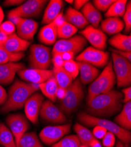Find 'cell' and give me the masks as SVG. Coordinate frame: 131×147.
<instances>
[{
	"instance_id": "f6af8a7d",
	"label": "cell",
	"mask_w": 131,
	"mask_h": 147,
	"mask_svg": "<svg viewBox=\"0 0 131 147\" xmlns=\"http://www.w3.org/2000/svg\"><path fill=\"white\" fill-rule=\"evenodd\" d=\"M112 53H116L118 55L122 56V57L126 58L127 60H128L129 62L131 61V52H126V51H122L117 50H114V49H111V50Z\"/></svg>"
},
{
	"instance_id": "f35d334b",
	"label": "cell",
	"mask_w": 131,
	"mask_h": 147,
	"mask_svg": "<svg viewBox=\"0 0 131 147\" xmlns=\"http://www.w3.org/2000/svg\"><path fill=\"white\" fill-rule=\"evenodd\" d=\"M115 1V0H93L92 4L99 11L106 12Z\"/></svg>"
},
{
	"instance_id": "5b68a950",
	"label": "cell",
	"mask_w": 131,
	"mask_h": 147,
	"mask_svg": "<svg viewBox=\"0 0 131 147\" xmlns=\"http://www.w3.org/2000/svg\"><path fill=\"white\" fill-rule=\"evenodd\" d=\"M84 98V88L79 80L77 79L66 89V94L61 101L59 109L64 114L69 115L77 111Z\"/></svg>"
},
{
	"instance_id": "d4e9b609",
	"label": "cell",
	"mask_w": 131,
	"mask_h": 147,
	"mask_svg": "<svg viewBox=\"0 0 131 147\" xmlns=\"http://www.w3.org/2000/svg\"><path fill=\"white\" fill-rule=\"evenodd\" d=\"M85 19L91 26L98 28L99 23L102 21V15L96 8L89 1L82 8V13Z\"/></svg>"
},
{
	"instance_id": "f546056e",
	"label": "cell",
	"mask_w": 131,
	"mask_h": 147,
	"mask_svg": "<svg viewBox=\"0 0 131 147\" xmlns=\"http://www.w3.org/2000/svg\"><path fill=\"white\" fill-rule=\"evenodd\" d=\"M127 3L126 0L115 1L106 11L105 16L106 18L123 17L125 13Z\"/></svg>"
},
{
	"instance_id": "9c48e42d",
	"label": "cell",
	"mask_w": 131,
	"mask_h": 147,
	"mask_svg": "<svg viewBox=\"0 0 131 147\" xmlns=\"http://www.w3.org/2000/svg\"><path fill=\"white\" fill-rule=\"evenodd\" d=\"M87 44L84 36L77 35L68 39H61L54 44L52 53H73L75 55L80 53Z\"/></svg>"
},
{
	"instance_id": "db71d44e",
	"label": "cell",
	"mask_w": 131,
	"mask_h": 147,
	"mask_svg": "<svg viewBox=\"0 0 131 147\" xmlns=\"http://www.w3.org/2000/svg\"><path fill=\"white\" fill-rule=\"evenodd\" d=\"M7 36V35H5L4 34H3V32L0 31V43L4 42L6 40Z\"/></svg>"
},
{
	"instance_id": "4316f807",
	"label": "cell",
	"mask_w": 131,
	"mask_h": 147,
	"mask_svg": "<svg viewBox=\"0 0 131 147\" xmlns=\"http://www.w3.org/2000/svg\"><path fill=\"white\" fill-rule=\"evenodd\" d=\"M115 121L117 125L126 130L131 129V101L124 105L121 112L115 117Z\"/></svg>"
},
{
	"instance_id": "ee69618b",
	"label": "cell",
	"mask_w": 131,
	"mask_h": 147,
	"mask_svg": "<svg viewBox=\"0 0 131 147\" xmlns=\"http://www.w3.org/2000/svg\"><path fill=\"white\" fill-rule=\"evenodd\" d=\"M122 92L124 95V98L122 100L124 103H127L131 101V88L130 87H126L122 90Z\"/></svg>"
},
{
	"instance_id": "603a6c76",
	"label": "cell",
	"mask_w": 131,
	"mask_h": 147,
	"mask_svg": "<svg viewBox=\"0 0 131 147\" xmlns=\"http://www.w3.org/2000/svg\"><path fill=\"white\" fill-rule=\"evenodd\" d=\"M64 1L61 0H51L48 4L42 20V24H48L54 21L61 13L64 7Z\"/></svg>"
},
{
	"instance_id": "6da1fadb",
	"label": "cell",
	"mask_w": 131,
	"mask_h": 147,
	"mask_svg": "<svg viewBox=\"0 0 131 147\" xmlns=\"http://www.w3.org/2000/svg\"><path fill=\"white\" fill-rule=\"evenodd\" d=\"M122 100V93L112 90L96 96L88 102L86 113L97 118L111 117L121 111Z\"/></svg>"
},
{
	"instance_id": "4dcf8cb0",
	"label": "cell",
	"mask_w": 131,
	"mask_h": 147,
	"mask_svg": "<svg viewBox=\"0 0 131 147\" xmlns=\"http://www.w3.org/2000/svg\"><path fill=\"white\" fill-rule=\"evenodd\" d=\"M74 129L82 145L89 146L91 142L95 138L91 131L78 122L74 125Z\"/></svg>"
},
{
	"instance_id": "11a10c76",
	"label": "cell",
	"mask_w": 131,
	"mask_h": 147,
	"mask_svg": "<svg viewBox=\"0 0 131 147\" xmlns=\"http://www.w3.org/2000/svg\"><path fill=\"white\" fill-rule=\"evenodd\" d=\"M116 147H126V146L124 145V144L121 141H118L116 144Z\"/></svg>"
},
{
	"instance_id": "7dc6e473",
	"label": "cell",
	"mask_w": 131,
	"mask_h": 147,
	"mask_svg": "<svg viewBox=\"0 0 131 147\" xmlns=\"http://www.w3.org/2000/svg\"><path fill=\"white\" fill-rule=\"evenodd\" d=\"M24 1L22 0H6L3 3L5 7H10L20 5L24 3Z\"/></svg>"
},
{
	"instance_id": "30bf717a",
	"label": "cell",
	"mask_w": 131,
	"mask_h": 147,
	"mask_svg": "<svg viewBox=\"0 0 131 147\" xmlns=\"http://www.w3.org/2000/svg\"><path fill=\"white\" fill-rule=\"evenodd\" d=\"M109 59L108 53L97 50L92 47L86 48L76 58L77 61L88 63L96 68L105 67L109 62Z\"/></svg>"
},
{
	"instance_id": "ffe728a7",
	"label": "cell",
	"mask_w": 131,
	"mask_h": 147,
	"mask_svg": "<svg viewBox=\"0 0 131 147\" xmlns=\"http://www.w3.org/2000/svg\"><path fill=\"white\" fill-rule=\"evenodd\" d=\"M80 74L79 81L82 84L87 85L92 83L99 74L97 68L82 61H77Z\"/></svg>"
},
{
	"instance_id": "9a60e30c",
	"label": "cell",
	"mask_w": 131,
	"mask_h": 147,
	"mask_svg": "<svg viewBox=\"0 0 131 147\" xmlns=\"http://www.w3.org/2000/svg\"><path fill=\"white\" fill-rule=\"evenodd\" d=\"M18 76L29 83L40 84L54 77L52 70L39 69H23L18 72Z\"/></svg>"
},
{
	"instance_id": "ac0fdd59",
	"label": "cell",
	"mask_w": 131,
	"mask_h": 147,
	"mask_svg": "<svg viewBox=\"0 0 131 147\" xmlns=\"http://www.w3.org/2000/svg\"><path fill=\"white\" fill-rule=\"evenodd\" d=\"M25 65L18 63H8L0 65V84L8 85L13 82L15 74L20 70L25 69Z\"/></svg>"
},
{
	"instance_id": "680465c9",
	"label": "cell",
	"mask_w": 131,
	"mask_h": 147,
	"mask_svg": "<svg viewBox=\"0 0 131 147\" xmlns=\"http://www.w3.org/2000/svg\"><path fill=\"white\" fill-rule=\"evenodd\" d=\"M0 147H2V146H0Z\"/></svg>"
},
{
	"instance_id": "836d02e7",
	"label": "cell",
	"mask_w": 131,
	"mask_h": 147,
	"mask_svg": "<svg viewBox=\"0 0 131 147\" xmlns=\"http://www.w3.org/2000/svg\"><path fill=\"white\" fill-rule=\"evenodd\" d=\"M78 29L65 20L57 24V36L60 39H68L73 36Z\"/></svg>"
},
{
	"instance_id": "7a4b0ae2",
	"label": "cell",
	"mask_w": 131,
	"mask_h": 147,
	"mask_svg": "<svg viewBox=\"0 0 131 147\" xmlns=\"http://www.w3.org/2000/svg\"><path fill=\"white\" fill-rule=\"evenodd\" d=\"M38 90H40L39 84L25 82L17 80L10 87L8 98L0 108V113L7 114L22 108L29 98Z\"/></svg>"
},
{
	"instance_id": "9f6ffc18",
	"label": "cell",
	"mask_w": 131,
	"mask_h": 147,
	"mask_svg": "<svg viewBox=\"0 0 131 147\" xmlns=\"http://www.w3.org/2000/svg\"><path fill=\"white\" fill-rule=\"evenodd\" d=\"M65 2H67L69 4H73L74 3V1H73V0H71H71H66Z\"/></svg>"
},
{
	"instance_id": "cb8c5ba5",
	"label": "cell",
	"mask_w": 131,
	"mask_h": 147,
	"mask_svg": "<svg viewBox=\"0 0 131 147\" xmlns=\"http://www.w3.org/2000/svg\"><path fill=\"white\" fill-rule=\"evenodd\" d=\"M102 31L108 35H115L120 33L124 28V23L118 17H110L102 21Z\"/></svg>"
},
{
	"instance_id": "d6a6232c",
	"label": "cell",
	"mask_w": 131,
	"mask_h": 147,
	"mask_svg": "<svg viewBox=\"0 0 131 147\" xmlns=\"http://www.w3.org/2000/svg\"><path fill=\"white\" fill-rule=\"evenodd\" d=\"M17 147H44L37 134L34 132L25 133L19 141Z\"/></svg>"
},
{
	"instance_id": "8992f818",
	"label": "cell",
	"mask_w": 131,
	"mask_h": 147,
	"mask_svg": "<svg viewBox=\"0 0 131 147\" xmlns=\"http://www.w3.org/2000/svg\"><path fill=\"white\" fill-rule=\"evenodd\" d=\"M112 67L118 88L130 87L131 84V64L126 58L112 53Z\"/></svg>"
},
{
	"instance_id": "277c9868",
	"label": "cell",
	"mask_w": 131,
	"mask_h": 147,
	"mask_svg": "<svg viewBox=\"0 0 131 147\" xmlns=\"http://www.w3.org/2000/svg\"><path fill=\"white\" fill-rule=\"evenodd\" d=\"M116 83V77L112 61L105 67L103 71L89 86L86 98L87 103L96 96L106 93L112 90Z\"/></svg>"
},
{
	"instance_id": "60d3db41",
	"label": "cell",
	"mask_w": 131,
	"mask_h": 147,
	"mask_svg": "<svg viewBox=\"0 0 131 147\" xmlns=\"http://www.w3.org/2000/svg\"><path fill=\"white\" fill-rule=\"evenodd\" d=\"M115 143V136L111 132H107L102 138V144L105 147H113Z\"/></svg>"
},
{
	"instance_id": "bcb514c9",
	"label": "cell",
	"mask_w": 131,
	"mask_h": 147,
	"mask_svg": "<svg viewBox=\"0 0 131 147\" xmlns=\"http://www.w3.org/2000/svg\"><path fill=\"white\" fill-rule=\"evenodd\" d=\"M8 98V94L5 89L0 85V106L4 104Z\"/></svg>"
},
{
	"instance_id": "52a82bcc",
	"label": "cell",
	"mask_w": 131,
	"mask_h": 147,
	"mask_svg": "<svg viewBox=\"0 0 131 147\" xmlns=\"http://www.w3.org/2000/svg\"><path fill=\"white\" fill-rule=\"evenodd\" d=\"M28 60L32 69H48L52 63L50 48L41 44L32 45Z\"/></svg>"
},
{
	"instance_id": "7bdbcfd3",
	"label": "cell",
	"mask_w": 131,
	"mask_h": 147,
	"mask_svg": "<svg viewBox=\"0 0 131 147\" xmlns=\"http://www.w3.org/2000/svg\"><path fill=\"white\" fill-rule=\"evenodd\" d=\"M107 132H108L107 130L102 127L95 126L92 134L95 138H97L98 139H102Z\"/></svg>"
},
{
	"instance_id": "ab89813d",
	"label": "cell",
	"mask_w": 131,
	"mask_h": 147,
	"mask_svg": "<svg viewBox=\"0 0 131 147\" xmlns=\"http://www.w3.org/2000/svg\"><path fill=\"white\" fill-rule=\"evenodd\" d=\"M15 29V26L10 21H5L0 25V31L6 35L14 33Z\"/></svg>"
},
{
	"instance_id": "83f0119b",
	"label": "cell",
	"mask_w": 131,
	"mask_h": 147,
	"mask_svg": "<svg viewBox=\"0 0 131 147\" xmlns=\"http://www.w3.org/2000/svg\"><path fill=\"white\" fill-rule=\"evenodd\" d=\"M58 87L59 85L54 77L39 84L40 90H41L42 94L52 102H55L56 100V95Z\"/></svg>"
},
{
	"instance_id": "7c38bea8",
	"label": "cell",
	"mask_w": 131,
	"mask_h": 147,
	"mask_svg": "<svg viewBox=\"0 0 131 147\" xmlns=\"http://www.w3.org/2000/svg\"><path fill=\"white\" fill-rule=\"evenodd\" d=\"M17 28V35L26 41H32L34 36L37 32L38 24L32 19L14 17L9 19Z\"/></svg>"
},
{
	"instance_id": "44dd1931",
	"label": "cell",
	"mask_w": 131,
	"mask_h": 147,
	"mask_svg": "<svg viewBox=\"0 0 131 147\" xmlns=\"http://www.w3.org/2000/svg\"><path fill=\"white\" fill-rule=\"evenodd\" d=\"M56 38L57 24L55 20L41 29L38 35V39L41 43L45 45H52L56 42Z\"/></svg>"
},
{
	"instance_id": "ba28073f",
	"label": "cell",
	"mask_w": 131,
	"mask_h": 147,
	"mask_svg": "<svg viewBox=\"0 0 131 147\" xmlns=\"http://www.w3.org/2000/svg\"><path fill=\"white\" fill-rule=\"evenodd\" d=\"M48 1L46 0H28L19 7L11 10L8 14L9 19L14 17L29 19L40 16Z\"/></svg>"
},
{
	"instance_id": "f5cc1de1",
	"label": "cell",
	"mask_w": 131,
	"mask_h": 147,
	"mask_svg": "<svg viewBox=\"0 0 131 147\" xmlns=\"http://www.w3.org/2000/svg\"><path fill=\"white\" fill-rule=\"evenodd\" d=\"M4 18V14L2 8L0 6V25H1Z\"/></svg>"
},
{
	"instance_id": "f1b7e54d",
	"label": "cell",
	"mask_w": 131,
	"mask_h": 147,
	"mask_svg": "<svg viewBox=\"0 0 131 147\" xmlns=\"http://www.w3.org/2000/svg\"><path fill=\"white\" fill-rule=\"evenodd\" d=\"M52 71L54 72V77L59 87L67 89L73 83V78L63 67H54Z\"/></svg>"
},
{
	"instance_id": "681fc988",
	"label": "cell",
	"mask_w": 131,
	"mask_h": 147,
	"mask_svg": "<svg viewBox=\"0 0 131 147\" xmlns=\"http://www.w3.org/2000/svg\"><path fill=\"white\" fill-rule=\"evenodd\" d=\"M66 94V89L61 88V87H58L57 92H56V98L59 100L60 101L62 100Z\"/></svg>"
},
{
	"instance_id": "484cf974",
	"label": "cell",
	"mask_w": 131,
	"mask_h": 147,
	"mask_svg": "<svg viewBox=\"0 0 131 147\" xmlns=\"http://www.w3.org/2000/svg\"><path fill=\"white\" fill-rule=\"evenodd\" d=\"M110 44L117 50L131 52V36L118 33L109 40Z\"/></svg>"
},
{
	"instance_id": "c3c4849f",
	"label": "cell",
	"mask_w": 131,
	"mask_h": 147,
	"mask_svg": "<svg viewBox=\"0 0 131 147\" xmlns=\"http://www.w3.org/2000/svg\"><path fill=\"white\" fill-rule=\"evenodd\" d=\"M89 1L88 0H75L74 1V9L76 10H78L84 7Z\"/></svg>"
},
{
	"instance_id": "5bb4252c",
	"label": "cell",
	"mask_w": 131,
	"mask_h": 147,
	"mask_svg": "<svg viewBox=\"0 0 131 147\" xmlns=\"http://www.w3.org/2000/svg\"><path fill=\"white\" fill-rule=\"evenodd\" d=\"M6 123L15 137L17 146L19 140L28 129L29 122L26 117L22 114H14L7 116Z\"/></svg>"
},
{
	"instance_id": "3957f363",
	"label": "cell",
	"mask_w": 131,
	"mask_h": 147,
	"mask_svg": "<svg viewBox=\"0 0 131 147\" xmlns=\"http://www.w3.org/2000/svg\"><path fill=\"white\" fill-rule=\"evenodd\" d=\"M77 119L81 124L88 127L101 126L103 127L107 131H108L113 133L126 146L129 145L130 143V132L121 128L115 122L105 119L93 117L84 111H80L77 114Z\"/></svg>"
},
{
	"instance_id": "b9f144b4",
	"label": "cell",
	"mask_w": 131,
	"mask_h": 147,
	"mask_svg": "<svg viewBox=\"0 0 131 147\" xmlns=\"http://www.w3.org/2000/svg\"><path fill=\"white\" fill-rule=\"evenodd\" d=\"M52 54V62L54 64V67H63L65 61L62 58L61 53H54Z\"/></svg>"
},
{
	"instance_id": "f907efd6",
	"label": "cell",
	"mask_w": 131,
	"mask_h": 147,
	"mask_svg": "<svg viewBox=\"0 0 131 147\" xmlns=\"http://www.w3.org/2000/svg\"><path fill=\"white\" fill-rule=\"evenodd\" d=\"M61 54H62V58L64 61H69V60L73 59L75 56V54L73 53H71V52H66Z\"/></svg>"
},
{
	"instance_id": "4fadbf2b",
	"label": "cell",
	"mask_w": 131,
	"mask_h": 147,
	"mask_svg": "<svg viewBox=\"0 0 131 147\" xmlns=\"http://www.w3.org/2000/svg\"><path fill=\"white\" fill-rule=\"evenodd\" d=\"M42 120L52 124H64L67 119L60 109L55 106L50 100L43 102L40 111Z\"/></svg>"
},
{
	"instance_id": "8d00e7d4",
	"label": "cell",
	"mask_w": 131,
	"mask_h": 147,
	"mask_svg": "<svg viewBox=\"0 0 131 147\" xmlns=\"http://www.w3.org/2000/svg\"><path fill=\"white\" fill-rule=\"evenodd\" d=\"M63 68L72 77L73 80L77 77L79 74V68L77 61L74 59L65 61Z\"/></svg>"
},
{
	"instance_id": "1f68e13d",
	"label": "cell",
	"mask_w": 131,
	"mask_h": 147,
	"mask_svg": "<svg viewBox=\"0 0 131 147\" xmlns=\"http://www.w3.org/2000/svg\"><path fill=\"white\" fill-rule=\"evenodd\" d=\"M0 145L4 147H17L13 133L3 122H0Z\"/></svg>"
},
{
	"instance_id": "8fae6325",
	"label": "cell",
	"mask_w": 131,
	"mask_h": 147,
	"mask_svg": "<svg viewBox=\"0 0 131 147\" xmlns=\"http://www.w3.org/2000/svg\"><path fill=\"white\" fill-rule=\"evenodd\" d=\"M71 128V123L57 126H48L42 129L39 137L45 144L52 145L69 133Z\"/></svg>"
},
{
	"instance_id": "d6986e66",
	"label": "cell",
	"mask_w": 131,
	"mask_h": 147,
	"mask_svg": "<svg viewBox=\"0 0 131 147\" xmlns=\"http://www.w3.org/2000/svg\"><path fill=\"white\" fill-rule=\"evenodd\" d=\"M30 44V41L22 40L14 32L7 35L6 40L0 43V45L8 52L15 53L27 50Z\"/></svg>"
},
{
	"instance_id": "6f0895ef",
	"label": "cell",
	"mask_w": 131,
	"mask_h": 147,
	"mask_svg": "<svg viewBox=\"0 0 131 147\" xmlns=\"http://www.w3.org/2000/svg\"><path fill=\"white\" fill-rule=\"evenodd\" d=\"M79 147H89V146H86V145H81L80 146H79Z\"/></svg>"
},
{
	"instance_id": "7402d4cb",
	"label": "cell",
	"mask_w": 131,
	"mask_h": 147,
	"mask_svg": "<svg viewBox=\"0 0 131 147\" xmlns=\"http://www.w3.org/2000/svg\"><path fill=\"white\" fill-rule=\"evenodd\" d=\"M63 18L65 21L71 24L77 29L84 28L89 24L88 21L81 12L71 7L67 9L65 14L63 15Z\"/></svg>"
},
{
	"instance_id": "816d5d0a",
	"label": "cell",
	"mask_w": 131,
	"mask_h": 147,
	"mask_svg": "<svg viewBox=\"0 0 131 147\" xmlns=\"http://www.w3.org/2000/svg\"><path fill=\"white\" fill-rule=\"evenodd\" d=\"M89 147H102V145L98 140L95 138L91 142Z\"/></svg>"
},
{
	"instance_id": "e575fe53",
	"label": "cell",
	"mask_w": 131,
	"mask_h": 147,
	"mask_svg": "<svg viewBox=\"0 0 131 147\" xmlns=\"http://www.w3.org/2000/svg\"><path fill=\"white\" fill-rule=\"evenodd\" d=\"M24 57V53H10L0 45V65L8 63H16Z\"/></svg>"
},
{
	"instance_id": "d590c367",
	"label": "cell",
	"mask_w": 131,
	"mask_h": 147,
	"mask_svg": "<svg viewBox=\"0 0 131 147\" xmlns=\"http://www.w3.org/2000/svg\"><path fill=\"white\" fill-rule=\"evenodd\" d=\"M81 142L78 137L75 135L66 136L57 143L52 145V147H79Z\"/></svg>"
},
{
	"instance_id": "2e32d148",
	"label": "cell",
	"mask_w": 131,
	"mask_h": 147,
	"mask_svg": "<svg viewBox=\"0 0 131 147\" xmlns=\"http://www.w3.org/2000/svg\"><path fill=\"white\" fill-rule=\"evenodd\" d=\"M80 34L90 42L92 47L101 51H104L106 49L107 36L102 30L95 28L92 26H88L80 32Z\"/></svg>"
},
{
	"instance_id": "74e56055",
	"label": "cell",
	"mask_w": 131,
	"mask_h": 147,
	"mask_svg": "<svg viewBox=\"0 0 131 147\" xmlns=\"http://www.w3.org/2000/svg\"><path fill=\"white\" fill-rule=\"evenodd\" d=\"M124 32L128 34L130 31L131 30V2L129 1L127 3L125 13L124 15Z\"/></svg>"
},
{
	"instance_id": "e0dca14e",
	"label": "cell",
	"mask_w": 131,
	"mask_h": 147,
	"mask_svg": "<svg viewBox=\"0 0 131 147\" xmlns=\"http://www.w3.org/2000/svg\"><path fill=\"white\" fill-rule=\"evenodd\" d=\"M44 97L39 92L33 94L25 103V113L27 118L34 124L38 121L40 109L44 102Z\"/></svg>"
}]
</instances>
